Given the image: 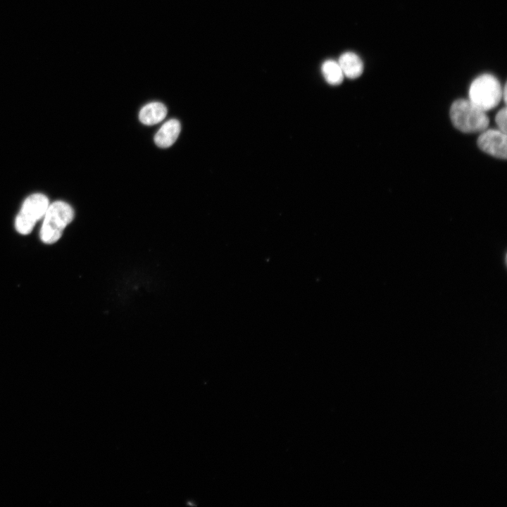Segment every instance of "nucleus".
<instances>
[{"label": "nucleus", "instance_id": "obj_10", "mask_svg": "<svg viewBox=\"0 0 507 507\" xmlns=\"http://www.w3.org/2000/svg\"><path fill=\"white\" fill-rule=\"evenodd\" d=\"M506 118L507 111L506 107L501 108L495 116V122L498 127L497 129L505 133H506L507 130Z\"/></svg>", "mask_w": 507, "mask_h": 507}, {"label": "nucleus", "instance_id": "obj_9", "mask_svg": "<svg viewBox=\"0 0 507 507\" xmlns=\"http://www.w3.org/2000/svg\"><path fill=\"white\" fill-rule=\"evenodd\" d=\"M323 75L330 84L337 85L342 82L343 72L338 63L332 60H327L322 65Z\"/></svg>", "mask_w": 507, "mask_h": 507}, {"label": "nucleus", "instance_id": "obj_5", "mask_svg": "<svg viewBox=\"0 0 507 507\" xmlns=\"http://www.w3.org/2000/svg\"><path fill=\"white\" fill-rule=\"evenodd\" d=\"M477 146L484 152L495 158L506 159L507 154L506 133L499 129H486L477 138Z\"/></svg>", "mask_w": 507, "mask_h": 507}, {"label": "nucleus", "instance_id": "obj_8", "mask_svg": "<svg viewBox=\"0 0 507 507\" xmlns=\"http://www.w3.org/2000/svg\"><path fill=\"white\" fill-rule=\"evenodd\" d=\"M166 106L161 102H151L139 111V120L144 125H152L161 122L167 114Z\"/></svg>", "mask_w": 507, "mask_h": 507}, {"label": "nucleus", "instance_id": "obj_4", "mask_svg": "<svg viewBox=\"0 0 507 507\" xmlns=\"http://www.w3.org/2000/svg\"><path fill=\"white\" fill-rule=\"evenodd\" d=\"M49 205V199L44 194L36 193L29 196L16 217V230L22 234H29L44 215Z\"/></svg>", "mask_w": 507, "mask_h": 507}, {"label": "nucleus", "instance_id": "obj_1", "mask_svg": "<svg viewBox=\"0 0 507 507\" xmlns=\"http://www.w3.org/2000/svg\"><path fill=\"white\" fill-rule=\"evenodd\" d=\"M450 118L454 127L464 133L481 132L489 125L486 112L469 99L455 101L450 108Z\"/></svg>", "mask_w": 507, "mask_h": 507}, {"label": "nucleus", "instance_id": "obj_2", "mask_svg": "<svg viewBox=\"0 0 507 507\" xmlns=\"http://www.w3.org/2000/svg\"><path fill=\"white\" fill-rule=\"evenodd\" d=\"M40 238L46 244L57 242L65 227L73 220L74 211L65 202L58 201L51 205L44 215Z\"/></svg>", "mask_w": 507, "mask_h": 507}, {"label": "nucleus", "instance_id": "obj_7", "mask_svg": "<svg viewBox=\"0 0 507 507\" xmlns=\"http://www.w3.org/2000/svg\"><path fill=\"white\" fill-rule=\"evenodd\" d=\"M338 63L344 75L350 79L358 77L363 70V64L361 59L353 52H345L342 54Z\"/></svg>", "mask_w": 507, "mask_h": 507}, {"label": "nucleus", "instance_id": "obj_3", "mask_svg": "<svg viewBox=\"0 0 507 507\" xmlns=\"http://www.w3.org/2000/svg\"><path fill=\"white\" fill-rule=\"evenodd\" d=\"M469 100L487 112L495 108L502 99V88L492 75L483 74L475 78L469 88Z\"/></svg>", "mask_w": 507, "mask_h": 507}, {"label": "nucleus", "instance_id": "obj_6", "mask_svg": "<svg viewBox=\"0 0 507 507\" xmlns=\"http://www.w3.org/2000/svg\"><path fill=\"white\" fill-rule=\"evenodd\" d=\"M181 130L180 122L170 119L164 123L154 136L155 144L161 148L172 146L177 140Z\"/></svg>", "mask_w": 507, "mask_h": 507}]
</instances>
